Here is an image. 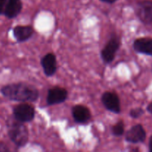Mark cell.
<instances>
[{"label":"cell","instance_id":"1","mask_svg":"<svg viewBox=\"0 0 152 152\" xmlns=\"http://www.w3.org/2000/svg\"><path fill=\"white\" fill-rule=\"evenodd\" d=\"M0 92L4 97L16 102H35L39 97V92L35 86L24 83L5 85L1 88Z\"/></svg>","mask_w":152,"mask_h":152},{"label":"cell","instance_id":"2","mask_svg":"<svg viewBox=\"0 0 152 152\" xmlns=\"http://www.w3.org/2000/svg\"><path fill=\"white\" fill-rule=\"evenodd\" d=\"M7 134L15 146L17 148L25 147L28 142L29 134L24 123L16 120H11L7 123Z\"/></svg>","mask_w":152,"mask_h":152},{"label":"cell","instance_id":"3","mask_svg":"<svg viewBox=\"0 0 152 152\" xmlns=\"http://www.w3.org/2000/svg\"><path fill=\"white\" fill-rule=\"evenodd\" d=\"M120 47V39L116 34H112L108 42L101 50V58L105 64H110L115 59L117 52Z\"/></svg>","mask_w":152,"mask_h":152},{"label":"cell","instance_id":"4","mask_svg":"<svg viewBox=\"0 0 152 152\" xmlns=\"http://www.w3.org/2000/svg\"><path fill=\"white\" fill-rule=\"evenodd\" d=\"M35 114V108L28 103L19 104L13 109V115L15 120L23 123L32 121Z\"/></svg>","mask_w":152,"mask_h":152},{"label":"cell","instance_id":"5","mask_svg":"<svg viewBox=\"0 0 152 152\" xmlns=\"http://www.w3.org/2000/svg\"><path fill=\"white\" fill-rule=\"evenodd\" d=\"M101 101L108 111L114 114H120L121 111L120 100L117 94L111 91H105L101 96Z\"/></svg>","mask_w":152,"mask_h":152},{"label":"cell","instance_id":"6","mask_svg":"<svg viewBox=\"0 0 152 152\" xmlns=\"http://www.w3.org/2000/svg\"><path fill=\"white\" fill-rule=\"evenodd\" d=\"M68 95V93L66 89L56 86L48 90L46 97V102L48 105H59L66 100Z\"/></svg>","mask_w":152,"mask_h":152},{"label":"cell","instance_id":"7","mask_svg":"<svg viewBox=\"0 0 152 152\" xmlns=\"http://www.w3.org/2000/svg\"><path fill=\"white\" fill-rule=\"evenodd\" d=\"M136 14L140 20L145 24L152 22V1H140L136 7Z\"/></svg>","mask_w":152,"mask_h":152},{"label":"cell","instance_id":"8","mask_svg":"<svg viewBox=\"0 0 152 152\" xmlns=\"http://www.w3.org/2000/svg\"><path fill=\"white\" fill-rule=\"evenodd\" d=\"M125 138L127 142L131 143L143 142L146 138V132L142 125H135L126 132Z\"/></svg>","mask_w":152,"mask_h":152},{"label":"cell","instance_id":"9","mask_svg":"<svg viewBox=\"0 0 152 152\" xmlns=\"http://www.w3.org/2000/svg\"><path fill=\"white\" fill-rule=\"evenodd\" d=\"M42 67L45 74L47 77H52L57 71V62L56 57L53 53H48L41 59Z\"/></svg>","mask_w":152,"mask_h":152},{"label":"cell","instance_id":"10","mask_svg":"<svg viewBox=\"0 0 152 152\" xmlns=\"http://www.w3.org/2000/svg\"><path fill=\"white\" fill-rule=\"evenodd\" d=\"M73 118L77 123L84 124L91 118V113L88 107L83 105H74L71 109Z\"/></svg>","mask_w":152,"mask_h":152},{"label":"cell","instance_id":"11","mask_svg":"<svg viewBox=\"0 0 152 152\" xmlns=\"http://www.w3.org/2000/svg\"><path fill=\"white\" fill-rule=\"evenodd\" d=\"M34 30L31 25H17L13 29V35L17 42L28 41L33 37Z\"/></svg>","mask_w":152,"mask_h":152},{"label":"cell","instance_id":"12","mask_svg":"<svg viewBox=\"0 0 152 152\" xmlns=\"http://www.w3.org/2000/svg\"><path fill=\"white\" fill-rule=\"evenodd\" d=\"M133 48L136 52L142 54L152 56V39H137L133 44Z\"/></svg>","mask_w":152,"mask_h":152},{"label":"cell","instance_id":"13","mask_svg":"<svg viewBox=\"0 0 152 152\" xmlns=\"http://www.w3.org/2000/svg\"><path fill=\"white\" fill-rule=\"evenodd\" d=\"M22 9V2L21 0H7L4 8V15L8 19L17 17Z\"/></svg>","mask_w":152,"mask_h":152},{"label":"cell","instance_id":"14","mask_svg":"<svg viewBox=\"0 0 152 152\" xmlns=\"http://www.w3.org/2000/svg\"><path fill=\"white\" fill-rule=\"evenodd\" d=\"M112 134L115 137H121L124 134L125 125L124 122L120 120L111 127Z\"/></svg>","mask_w":152,"mask_h":152},{"label":"cell","instance_id":"15","mask_svg":"<svg viewBox=\"0 0 152 152\" xmlns=\"http://www.w3.org/2000/svg\"><path fill=\"white\" fill-rule=\"evenodd\" d=\"M144 114V110L142 108H133L129 112V115L131 117L134 119H137L140 117L141 116H142Z\"/></svg>","mask_w":152,"mask_h":152},{"label":"cell","instance_id":"16","mask_svg":"<svg viewBox=\"0 0 152 152\" xmlns=\"http://www.w3.org/2000/svg\"><path fill=\"white\" fill-rule=\"evenodd\" d=\"M7 1V0H0V15L4 14V8H5Z\"/></svg>","mask_w":152,"mask_h":152},{"label":"cell","instance_id":"17","mask_svg":"<svg viewBox=\"0 0 152 152\" xmlns=\"http://www.w3.org/2000/svg\"><path fill=\"white\" fill-rule=\"evenodd\" d=\"M10 149L4 142L0 141V152H9Z\"/></svg>","mask_w":152,"mask_h":152},{"label":"cell","instance_id":"18","mask_svg":"<svg viewBox=\"0 0 152 152\" xmlns=\"http://www.w3.org/2000/svg\"><path fill=\"white\" fill-rule=\"evenodd\" d=\"M100 1H103V2H105V3H108V4H113V3L116 2L117 0H100Z\"/></svg>","mask_w":152,"mask_h":152},{"label":"cell","instance_id":"19","mask_svg":"<svg viewBox=\"0 0 152 152\" xmlns=\"http://www.w3.org/2000/svg\"><path fill=\"white\" fill-rule=\"evenodd\" d=\"M147 111H148L150 114H152V102H151V103L147 106Z\"/></svg>","mask_w":152,"mask_h":152},{"label":"cell","instance_id":"20","mask_svg":"<svg viewBox=\"0 0 152 152\" xmlns=\"http://www.w3.org/2000/svg\"><path fill=\"white\" fill-rule=\"evenodd\" d=\"M149 151L152 152V136L149 139Z\"/></svg>","mask_w":152,"mask_h":152}]
</instances>
